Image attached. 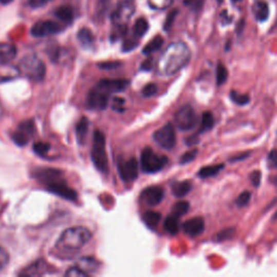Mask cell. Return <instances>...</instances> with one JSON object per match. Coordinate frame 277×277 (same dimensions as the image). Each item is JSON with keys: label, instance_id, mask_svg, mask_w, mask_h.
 Wrapping results in <instances>:
<instances>
[{"label": "cell", "instance_id": "1", "mask_svg": "<svg viewBox=\"0 0 277 277\" xmlns=\"http://www.w3.org/2000/svg\"><path fill=\"white\" fill-rule=\"evenodd\" d=\"M191 60V51L182 42L172 43L161 54L157 65L158 73L162 76H172L186 67Z\"/></svg>", "mask_w": 277, "mask_h": 277}, {"label": "cell", "instance_id": "2", "mask_svg": "<svg viewBox=\"0 0 277 277\" xmlns=\"http://www.w3.org/2000/svg\"><path fill=\"white\" fill-rule=\"evenodd\" d=\"M92 233L83 227L65 230L57 242V248L62 251H77L91 239Z\"/></svg>", "mask_w": 277, "mask_h": 277}, {"label": "cell", "instance_id": "3", "mask_svg": "<svg viewBox=\"0 0 277 277\" xmlns=\"http://www.w3.org/2000/svg\"><path fill=\"white\" fill-rule=\"evenodd\" d=\"M91 159L96 168L102 173L107 174L109 171L108 159L106 154V141L103 132L97 130L94 135V142H92Z\"/></svg>", "mask_w": 277, "mask_h": 277}, {"label": "cell", "instance_id": "4", "mask_svg": "<svg viewBox=\"0 0 277 277\" xmlns=\"http://www.w3.org/2000/svg\"><path fill=\"white\" fill-rule=\"evenodd\" d=\"M20 69L29 79L42 80L46 75V65L35 54H28L21 60Z\"/></svg>", "mask_w": 277, "mask_h": 277}, {"label": "cell", "instance_id": "5", "mask_svg": "<svg viewBox=\"0 0 277 277\" xmlns=\"http://www.w3.org/2000/svg\"><path fill=\"white\" fill-rule=\"evenodd\" d=\"M136 12L135 0H122L112 13L110 20L115 27H127L128 22Z\"/></svg>", "mask_w": 277, "mask_h": 277}, {"label": "cell", "instance_id": "6", "mask_svg": "<svg viewBox=\"0 0 277 277\" xmlns=\"http://www.w3.org/2000/svg\"><path fill=\"white\" fill-rule=\"evenodd\" d=\"M168 158L159 156L151 147H146L141 154V166L146 173H156L167 165Z\"/></svg>", "mask_w": 277, "mask_h": 277}, {"label": "cell", "instance_id": "7", "mask_svg": "<svg viewBox=\"0 0 277 277\" xmlns=\"http://www.w3.org/2000/svg\"><path fill=\"white\" fill-rule=\"evenodd\" d=\"M198 117L191 105H184L174 115V124L181 131H190L196 127Z\"/></svg>", "mask_w": 277, "mask_h": 277}, {"label": "cell", "instance_id": "8", "mask_svg": "<svg viewBox=\"0 0 277 277\" xmlns=\"http://www.w3.org/2000/svg\"><path fill=\"white\" fill-rule=\"evenodd\" d=\"M153 139L160 147L165 150H172L177 143L176 130H174V127L171 124H167L154 132Z\"/></svg>", "mask_w": 277, "mask_h": 277}, {"label": "cell", "instance_id": "9", "mask_svg": "<svg viewBox=\"0 0 277 277\" xmlns=\"http://www.w3.org/2000/svg\"><path fill=\"white\" fill-rule=\"evenodd\" d=\"M36 133L35 122L32 119L22 121L19 125L16 131L12 135V140L19 146H25L29 139L32 138Z\"/></svg>", "mask_w": 277, "mask_h": 277}, {"label": "cell", "instance_id": "10", "mask_svg": "<svg viewBox=\"0 0 277 277\" xmlns=\"http://www.w3.org/2000/svg\"><path fill=\"white\" fill-rule=\"evenodd\" d=\"M63 28L62 25L54 21H40L33 25L30 34L36 38H43L62 32Z\"/></svg>", "mask_w": 277, "mask_h": 277}, {"label": "cell", "instance_id": "11", "mask_svg": "<svg viewBox=\"0 0 277 277\" xmlns=\"http://www.w3.org/2000/svg\"><path fill=\"white\" fill-rule=\"evenodd\" d=\"M34 178H36L40 183L45 184L46 187L50 186V184H54L59 182H66L63 172L58 169L52 168H40L33 172Z\"/></svg>", "mask_w": 277, "mask_h": 277}, {"label": "cell", "instance_id": "12", "mask_svg": "<svg viewBox=\"0 0 277 277\" xmlns=\"http://www.w3.org/2000/svg\"><path fill=\"white\" fill-rule=\"evenodd\" d=\"M118 172L122 181L133 182L136 181L139 174V165L136 158H129L121 160L118 163Z\"/></svg>", "mask_w": 277, "mask_h": 277}, {"label": "cell", "instance_id": "13", "mask_svg": "<svg viewBox=\"0 0 277 277\" xmlns=\"http://www.w3.org/2000/svg\"><path fill=\"white\" fill-rule=\"evenodd\" d=\"M87 104L92 109H105L108 104V95L96 87L89 92Z\"/></svg>", "mask_w": 277, "mask_h": 277}, {"label": "cell", "instance_id": "14", "mask_svg": "<svg viewBox=\"0 0 277 277\" xmlns=\"http://www.w3.org/2000/svg\"><path fill=\"white\" fill-rule=\"evenodd\" d=\"M129 84L130 81L126 79H103L100 81L97 87L102 91H104L105 94L110 95L126 90Z\"/></svg>", "mask_w": 277, "mask_h": 277}, {"label": "cell", "instance_id": "15", "mask_svg": "<svg viewBox=\"0 0 277 277\" xmlns=\"http://www.w3.org/2000/svg\"><path fill=\"white\" fill-rule=\"evenodd\" d=\"M163 190L160 187H149L141 194V199L144 201L147 206H157L159 202H161L163 198Z\"/></svg>", "mask_w": 277, "mask_h": 277}, {"label": "cell", "instance_id": "16", "mask_svg": "<svg viewBox=\"0 0 277 277\" xmlns=\"http://www.w3.org/2000/svg\"><path fill=\"white\" fill-rule=\"evenodd\" d=\"M47 190L50 193L56 194L60 197L71 200V201L77 200V197H78V195L75 192V190L67 187V184L65 182H59V183H54V184H50V186L47 187Z\"/></svg>", "mask_w": 277, "mask_h": 277}, {"label": "cell", "instance_id": "17", "mask_svg": "<svg viewBox=\"0 0 277 277\" xmlns=\"http://www.w3.org/2000/svg\"><path fill=\"white\" fill-rule=\"evenodd\" d=\"M183 231L191 237H196L205 230V221L200 217H196L186 221L182 225Z\"/></svg>", "mask_w": 277, "mask_h": 277}, {"label": "cell", "instance_id": "18", "mask_svg": "<svg viewBox=\"0 0 277 277\" xmlns=\"http://www.w3.org/2000/svg\"><path fill=\"white\" fill-rule=\"evenodd\" d=\"M47 268H48V265L44 260H38L35 263H33L32 265L27 266L26 269H24L21 273H20V275L26 276V277L42 276V275L47 273V271H48Z\"/></svg>", "mask_w": 277, "mask_h": 277}, {"label": "cell", "instance_id": "19", "mask_svg": "<svg viewBox=\"0 0 277 277\" xmlns=\"http://www.w3.org/2000/svg\"><path fill=\"white\" fill-rule=\"evenodd\" d=\"M16 56V48L13 45L0 43V64H8Z\"/></svg>", "mask_w": 277, "mask_h": 277}, {"label": "cell", "instance_id": "20", "mask_svg": "<svg viewBox=\"0 0 277 277\" xmlns=\"http://www.w3.org/2000/svg\"><path fill=\"white\" fill-rule=\"evenodd\" d=\"M76 266L89 275L98 271L100 263L95 258H91V256H84V258L78 260Z\"/></svg>", "mask_w": 277, "mask_h": 277}, {"label": "cell", "instance_id": "21", "mask_svg": "<svg viewBox=\"0 0 277 277\" xmlns=\"http://www.w3.org/2000/svg\"><path fill=\"white\" fill-rule=\"evenodd\" d=\"M89 129V120L86 117L80 118L78 121V124L76 126V139L79 145L85 144L86 138H87V133Z\"/></svg>", "mask_w": 277, "mask_h": 277}, {"label": "cell", "instance_id": "22", "mask_svg": "<svg viewBox=\"0 0 277 277\" xmlns=\"http://www.w3.org/2000/svg\"><path fill=\"white\" fill-rule=\"evenodd\" d=\"M253 13L256 19V21L264 22L269 17V6L265 2H256L253 6Z\"/></svg>", "mask_w": 277, "mask_h": 277}, {"label": "cell", "instance_id": "23", "mask_svg": "<svg viewBox=\"0 0 277 277\" xmlns=\"http://www.w3.org/2000/svg\"><path fill=\"white\" fill-rule=\"evenodd\" d=\"M77 38L79 40L80 45L85 48H90L95 44V36H94V34H92L91 30L87 27L79 29V32L77 34Z\"/></svg>", "mask_w": 277, "mask_h": 277}, {"label": "cell", "instance_id": "24", "mask_svg": "<svg viewBox=\"0 0 277 277\" xmlns=\"http://www.w3.org/2000/svg\"><path fill=\"white\" fill-rule=\"evenodd\" d=\"M192 189V183L190 181L177 182L172 186V194L178 198H182L190 193Z\"/></svg>", "mask_w": 277, "mask_h": 277}, {"label": "cell", "instance_id": "25", "mask_svg": "<svg viewBox=\"0 0 277 277\" xmlns=\"http://www.w3.org/2000/svg\"><path fill=\"white\" fill-rule=\"evenodd\" d=\"M161 220V214L156 211H146L143 214V221L146 224V227L155 230L157 228V225L159 224Z\"/></svg>", "mask_w": 277, "mask_h": 277}, {"label": "cell", "instance_id": "26", "mask_svg": "<svg viewBox=\"0 0 277 277\" xmlns=\"http://www.w3.org/2000/svg\"><path fill=\"white\" fill-rule=\"evenodd\" d=\"M56 16L64 23H70L74 19V11L69 6H61L56 11Z\"/></svg>", "mask_w": 277, "mask_h": 277}, {"label": "cell", "instance_id": "27", "mask_svg": "<svg viewBox=\"0 0 277 277\" xmlns=\"http://www.w3.org/2000/svg\"><path fill=\"white\" fill-rule=\"evenodd\" d=\"M163 227H165V230L171 234V235H176L178 234L180 230V222H179V217L174 214H170L165 220V223H163Z\"/></svg>", "mask_w": 277, "mask_h": 277}, {"label": "cell", "instance_id": "28", "mask_svg": "<svg viewBox=\"0 0 277 277\" xmlns=\"http://www.w3.org/2000/svg\"><path fill=\"white\" fill-rule=\"evenodd\" d=\"M224 169V165L221 163V165H213V166H206L202 167L199 171H198V177L201 179H207V178H211L217 176V174Z\"/></svg>", "mask_w": 277, "mask_h": 277}, {"label": "cell", "instance_id": "29", "mask_svg": "<svg viewBox=\"0 0 277 277\" xmlns=\"http://www.w3.org/2000/svg\"><path fill=\"white\" fill-rule=\"evenodd\" d=\"M163 44V38L161 36H156L154 39H152L151 42L144 47V49H143L142 52L149 56V54H152L154 52H156V51H158L161 46Z\"/></svg>", "mask_w": 277, "mask_h": 277}, {"label": "cell", "instance_id": "30", "mask_svg": "<svg viewBox=\"0 0 277 277\" xmlns=\"http://www.w3.org/2000/svg\"><path fill=\"white\" fill-rule=\"evenodd\" d=\"M147 30H149V22L146 20L143 17L138 19L135 23V26H133V34H135V36L137 38H141L147 33Z\"/></svg>", "mask_w": 277, "mask_h": 277}, {"label": "cell", "instance_id": "31", "mask_svg": "<svg viewBox=\"0 0 277 277\" xmlns=\"http://www.w3.org/2000/svg\"><path fill=\"white\" fill-rule=\"evenodd\" d=\"M215 124L214 117L211 114V112H205L201 116V124H200V132H205L210 130Z\"/></svg>", "mask_w": 277, "mask_h": 277}, {"label": "cell", "instance_id": "32", "mask_svg": "<svg viewBox=\"0 0 277 277\" xmlns=\"http://www.w3.org/2000/svg\"><path fill=\"white\" fill-rule=\"evenodd\" d=\"M189 209H190V204L188 201L181 200V201H178L177 204L173 205L172 214L177 215V217L180 218V217H182V215L188 213Z\"/></svg>", "mask_w": 277, "mask_h": 277}, {"label": "cell", "instance_id": "33", "mask_svg": "<svg viewBox=\"0 0 277 277\" xmlns=\"http://www.w3.org/2000/svg\"><path fill=\"white\" fill-rule=\"evenodd\" d=\"M229 77V71L222 63H219L217 66V85L222 86L227 83Z\"/></svg>", "mask_w": 277, "mask_h": 277}, {"label": "cell", "instance_id": "34", "mask_svg": "<svg viewBox=\"0 0 277 277\" xmlns=\"http://www.w3.org/2000/svg\"><path fill=\"white\" fill-rule=\"evenodd\" d=\"M230 97H231V100L235 102L237 105H246L250 102V98L247 95H241L237 91H234V90L231 91Z\"/></svg>", "mask_w": 277, "mask_h": 277}, {"label": "cell", "instance_id": "35", "mask_svg": "<svg viewBox=\"0 0 277 277\" xmlns=\"http://www.w3.org/2000/svg\"><path fill=\"white\" fill-rule=\"evenodd\" d=\"M173 0H149L151 8L155 10H165L170 7Z\"/></svg>", "mask_w": 277, "mask_h": 277}, {"label": "cell", "instance_id": "36", "mask_svg": "<svg viewBox=\"0 0 277 277\" xmlns=\"http://www.w3.org/2000/svg\"><path fill=\"white\" fill-rule=\"evenodd\" d=\"M197 154H198V150L196 149H194V150H191L187 153H184L181 159H180V163L181 165H186V163H189L191 161H193L195 158H196L197 156Z\"/></svg>", "mask_w": 277, "mask_h": 277}, {"label": "cell", "instance_id": "37", "mask_svg": "<svg viewBox=\"0 0 277 277\" xmlns=\"http://www.w3.org/2000/svg\"><path fill=\"white\" fill-rule=\"evenodd\" d=\"M34 152L39 156H45L50 150V145L45 142H36L34 144Z\"/></svg>", "mask_w": 277, "mask_h": 277}, {"label": "cell", "instance_id": "38", "mask_svg": "<svg viewBox=\"0 0 277 277\" xmlns=\"http://www.w3.org/2000/svg\"><path fill=\"white\" fill-rule=\"evenodd\" d=\"M234 233H235V229L234 228H228L225 229L221 232H219L217 234V241L218 242H223V241H227V239H230L232 238L234 236Z\"/></svg>", "mask_w": 277, "mask_h": 277}, {"label": "cell", "instance_id": "39", "mask_svg": "<svg viewBox=\"0 0 277 277\" xmlns=\"http://www.w3.org/2000/svg\"><path fill=\"white\" fill-rule=\"evenodd\" d=\"M250 198H251V193L248 191H245L239 195L237 199H236V205H237L238 207H245L246 205L250 201Z\"/></svg>", "mask_w": 277, "mask_h": 277}, {"label": "cell", "instance_id": "40", "mask_svg": "<svg viewBox=\"0 0 277 277\" xmlns=\"http://www.w3.org/2000/svg\"><path fill=\"white\" fill-rule=\"evenodd\" d=\"M157 91H158V88L155 84H149L144 88H143L142 95L144 96L145 98H150V97L155 96L157 94Z\"/></svg>", "mask_w": 277, "mask_h": 277}, {"label": "cell", "instance_id": "41", "mask_svg": "<svg viewBox=\"0 0 277 277\" xmlns=\"http://www.w3.org/2000/svg\"><path fill=\"white\" fill-rule=\"evenodd\" d=\"M204 4L205 0H187L186 2V5L189 6L195 12H199L204 7Z\"/></svg>", "mask_w": 277, "mask_h": 277}, {"label": "cell", "instance_id": "42", "mask_svg": "<svg viewBox=\"0 0 277 277\" xmlns=\"http://www.w3.org/2000/svg\"><path fill=\"white\" fill-rule=\"evenodd\" d=\"M66 276L68 277H86L88 276L87 273H85L84 271H81L77 266H73V268H70L67 270V272L65 273Z\"/></svg>", "mask_w": 277, "mask_h": 277}, {"label": "cell", "instance_id": "43", "mask_svg": "<svg viewBox=\"0 0 277 277\" xmlns=\"http://www.w3.org/2000/svg\"><path fill=\"white\" fill-rule=\"evenodd\" d=\"M268 166L270 169H277V150H272L269 153Z\"/></svg>", "mask_w": 277, "mask_h": 277}, {"label": "cell", "instance_id": "44", "mask_svg": "<svg viewBox=\"0 0 277 277\" xmlns=\"http://www.w3.org/2000/svg\"><path fill=\"white\" fill-rule=\"evenodd\" d=\"M122 64L120 62H118V61H109V62H103V63H100L98 64V66L101 68V69H104V70H110V69H116L117 67L121 66Z\"/></svg>", "mask_w": 277, "mask_h": 277}, {"label": "cell", "instance_id": "45", "mask_svg": "<svg viewBox=\"0 0 277 277\" xmlns=\"http://www.w3.org/2000/svg\"><path fill=\"white\" fill-rule=\"evenodd\" d=\"M177 15H178V10H173V11H171L168 14L166 21H165V24H163V29L169 30L171 28V26H172V24L174 22V20H176Z\"/></svg>", "mask_w": 277, "mask_h": 277}, {"label": "cell", "instance_id": "46", "mask_svg": "<svg viewBox=\"0 0 277 277\" xmlns=\"http://www.w3.org/2000/svg\"><path fill=\"white\" fill-rule=\"evenodd\" d=\"M9 262V254L6 249L3 247H0V271L5 269V266H7Z\"/></svg>", "mask_w": 277, "mask_h": 277}, {"label": "cell", "instance_id": "47", "mask_svg": "<svg viewBox=\"0 0 277 277\" xmlns=\"http://www.w3.org/2000/svg\"><path fill=\"white\" fill-rule=\"evenodd\" d=\"M261 177H262V174H261V172L258 171V170L253 171V172L250 174V181H251V183L253 184V187H254V188H259V187H260Z\"/></svg>", "mask_w": 277, "mask_h": 277}, {"label": "cell", "instance_id": "48", "mask_svg": "<svg viewBox=\"0 0 277 277\" xmlns=\"http://www.w3.org/2000/svg\"><path fill=\"white\" fill-rule=\"evenodd\" d=\"M137 46H138V42H136L135 39H129L124 44V46H122V50H124V51H131L133 49H136Z\"/></svg>", "mask_w": 277, "mask_h": 277}, {"label": "cell", "instance_id": "49", "mask_svg": "<svg viewBox=\"0 0 277 277\" xmlns=\"http://www.w3.org/2000/svg\"><path fill=\"white\" fill-rule=\"evenodd\" d=\"M153 67V59L150 58L147 59L146 61H144V62L142 63L141 65V70H144V71H150Z\"/></svg>", "mask_w": 277, "mask_h": 277}, {"label": "cell", "instance_id": "50", "mask_svg": "<svg viewBox=\"0 0 277 277\" xmlns=\"http://www.w3.org/2000/svg\"><path fill=\"white\" fill-rule=\"evenodd\" d=\"M49 0H29V5L32 7H40L47 4Z\"/></svg>", "mask_w": 277, "mask_h": 277}, {"label": "cell", "instance_id": "51", "mask_svg": "<svg viewBox=\"0 0 277 277\" xmlns=\"http://www.w3.org/2000/svg\"><path fill=\"white\" fill-rule=\"evenodd\" d=\"M250 155V152H247V153H245V154H241V155L238 157H233L230 159V161H238V160H242L244 158H247L248 156Z\"/></svg>", "mask_w": 277, "mask_h": 277}, {"label": "cell", "instance_id": "52", "mask_svg": "<svg viewBox=\"0 0 277 277\" xmlns=\"http://www.w3.org/2000/svg\"><path fill=\"white\" fill-rule=\"evenodd\" d=\"M197 142H198V139L196 138V136H194V137H190V138H188V139H187V144H188V145H190V146H192V145H194V144H196Z\"/></svg>", "mask_w": 277, "mask_h": 277}, {"label": "cell", "instance_id": "53", "mask_svg": "<svg viewBox=\"0 0 277 277\" xmlns=\"http://www.w3.org/2000/svg\"><path fill=\"white\" fill-rule=\"evenodd\" d=\"M109 2V0H99V6H100V9H102L103 7H105L107 5V3Z\"/></svg>", "mask_w": 277, "mask_h": 277}, {"label": "cell", "instance_id": "54", "mask_svg": "<svg viewBox=\"0 0 277 277\" xmlns=\"http://www.w3.org/2000/svg\"><path fill=\"white\" fill-rule=\"evenodd\" d=\"M13 2V0H0V4L2 5H9L11 4Z\"/></svg>", "mask_w": 277, "mask_h": 277}, {"label": "cell", "instance_id": "55", "mask_svg": "<svg viewBox=\"0 0 277 277\" xmlns=\"http://www.w3.org/2000/svg\"><path fill=\"white\" fill-rule=\"evenodd\" d=\"M232 2H233L234 4H236V3H239V2H242V0H232Z\"/></svg>", "mask_w": 277, "mask_h": 277}]
</instances>
